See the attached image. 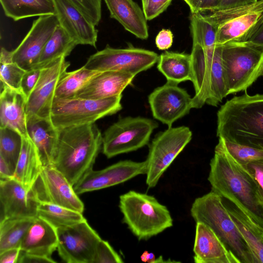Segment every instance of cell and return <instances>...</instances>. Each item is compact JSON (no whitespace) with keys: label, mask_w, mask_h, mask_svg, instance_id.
I'll list each match as a JSON object with an SVG mask.
<instances>
[{"label":"cell","mask_w":263,"mask_h":263,"mask_svg":"<svg viewBox=\"0 0 263 263\" xmlns=\"http://www.w3.org/2000/svg\"><path fill=\"white\" fill-rule=\"evenodd\" d=\"M210 163L212 191L227 199L263 228V199L253 177L227 152L219 138Z\"/></svg>","instance_id":"1"},{"label":"cell","mask_w":263,"mask_h":263,"mask_svg":"<svg viewBox=\"0 0 263 263\" xmlns=\"http://www.w3.org/2000/svg\"><path fill=\"white\" fill-rule=\"evenodd\" d=\"M173 42V34L170 29H163L157 35L155 43L157 47L161 50L169 49Z\"/></svg>","instance_id":"42"},{"label":"cell","mask_w":263,"mask_h":263,"mask_svg":"<svg viewBox=\"0 0 263 263\" xmlns=\"http://www.w3.org/2000/svg\"><path fill=\"white\" fill-rule=\"evenodd\" d=\"M59 25L78 45L96 47L98 30L70 0H53Z\"/></svg>","instance_id":"19"},{"label":"cell","mask_w":263,"mask_h":263,"mask_svg":"<svg viewBox=\"0 0 263 263\" xmlns=\"http://www.w3.org/2000/svg\"><path fill=\"white\" fill-rule=\"evenodd\" d=\"M34 218H10L0 221V252L11 248H20Z\"/></svg>","instance_id":"31"},{"label":"cell","mask_w":263,"mask_h":263,"mask_svg":"<svg viewBox=\"0 0 263 263\" xmlns=\"http://www.w3.org/2000/svg\"><path fill=\"white\" fill-rule=\"evenodd\" d=\"M58 25L55 14L41 16L34 20L21 43L11 51L13 61L25 70L34 68L46 43Z\"/></svg>","instance_id":"16"},{"label":"cell","mask_w":263,"mask_h":263,"mask_svg":"<svg viewBox=\"0 0 263 263\" xmlns=\"http://www.w3.org/2000/svg\"><path fill=\"white\" fill-rule=\"evenodd\" d=\"M135 76L122 71L100 72L81 88L74 97L101 99L121 95Z\"/></svg>","instance_id":"21"},{"label":"cell","mask_w":263,"mask_h":263,"mask_svg":"<svg viewBox=\"0 0 263 263\" xmlns=\"http://www.w3.org/2000/svg\"><path fill=\"white\" fill-rule=\"evenodd\" d=\"M255 179L263 199V158L241 165Z\"/></svg>","instance_id":"41"},{"label":"cell","mask_w":263,"mask_h":263,"mask_svg":"<svg viewBox=\"0 0 263 263\" xmlns=\"http://www.w3.org/2000/svg\"><path fill=\"white\" fill-rule=\"evenodd\" d=\"M5 14L14 21L55 14L53 0H0Z\"/></svg>","instance_id":"29"},{"label":"cell","mask_w":263,"mask_h":263,"mask_svg":"<svg viewBox=\"0 0 263 263\" xmlns=\"http://www.w3.org/2000/svg\"><path fill=\"white\" fill-rule=\"evenodd\" d=\"M146 172L145 161H120L101 170L91 169L73 185V189L78 195L99 190L145 174Z\"/></svg>","instance_id":"17"},{"label":"cell","mask_w":263,"mask_h":263,"mask_svg":"<svg viewBox=\"0 0 263 263\" xmlns=\"http://www.w3.org/2000/svg\"><path fill=\"white\" fill-rule=\"evenodd\" d=\"M123 222L139 240H147L173 226L167 208L151 195L130 191L120 196Z\"/></svg>","instance_id":"5"},{"label":"cell","mask_w":263,"mask_h":263,"mask_svg":"<svg viewBox=\"0 0 263 263\" xmlns=\"http://www.w3.org/2000/svg\"><path fill=\"white\" fill-rule=\"evenodd\" d=\"M70 65L66 57H61L41 68L37 82L26 100V117L49 118L58 83Z\"/></svg>","instance_id":"15"},{"label":"cell","mask_w":263,"mask_h":263,"mask_svg":"<svg viewBox=\"0 0 263 263\" xmlns=\"http://www.w3.org/2000/svg\"><path fill=\"white\" fill-rule=\"evenodd\" d=\"M189 127H168L157 134L149 146L146 161V183L155 187L165 170L192 139Z\"/></svg>","instance_id":"10"},{"label":"cell","mask_w":263,"mask_h":263,"mask_svg":"<svg viewBox=\"0 0 263 263\" xmlns=\"http://www.w3.org/2000/svg\"><path fill=\"white\" fill-rule=\"evenodd\" d=\"M217 116L219 138L263 151V94L235 97Z\"/></svg>","instance_id":"3"},{"label":"cell","mask_w":263,"mask_h":263,"mask_svg":"<svg viewBox=\"0 0 263 263\" xmlns=\"http://www.w3.org/2000/svg\"><path fill=\"white\" fill-rule=\"evenodd\" d=\"M58 243L55 228L43 218L36 217L24 237L20 248L24 252L51 258Z\"/></svg>","instance_id":"23"},{"label":"cell","mask_w":263,"mask_h":263,"mask_svg":"<svg viewBox=\"0 0 263 263\" xmlns=\"http://www.w3.org/2000/svg\"><path fill=\"white\" fill-rule=\"evenodd\" d=\"M191 215L196 222L209 226L238 263H258L219 195L211 191L196 198Z\"/></svg>","instance_id":"4"},{"label":"cell","mask_w":263,"mask_h":263,"mask_svg":"<svg viewBox=\"0 0 263 263\" xmlns=\"http://www.w3.org/2000/svg\"><path fill=\"white\" fill-rule=\"evenodd\" d=\"M102 143L95 123L59 129L52 165L73 186L92 168Z\"/></svg>","instance_id":"2"},{"label":"cell","mask_w":263,"mask_h":263,"mask_svg":"<svg viewBox=\"0 0 263 263\" xmlns=\"http://www.w3.org/2000/svg\"><path fill=\"white\" fill-rule=\"evenodd\" d=\"M222 202L258 263H263V228L230 200Z\"/></svg>","instance_id":"26"},{"label":"cell","mask_w":263,"mask_h":263,"mask_svg":"<svg viewBox=\"0 0 263 263\" xmlns=\"http://www.w3.org/2000/svg\"><path fill=\"white\" fill-rule=\"evenodd\" d=\"M228 95L246 90L263 72V52L246 42L221 46Z\"/></svg>","instance_id":"7"},{"label":"cell","mask_w":263,"mask_h":263,"mask_svg":"<svg viewBox=\"0 0 263 263\" xmlns=\"http://www.w3.org/2000/svg\"><path fill=\"white\" fill-rule=\"evenodd\" d=\"M262 75H263V72H262Z\"/></svg>","instance_id":"52"},{"label":"cell","mask_w":263,"mask_h":263,"mask_svg":"<svg viewBox=\"0 0 263 263\" xmlns=\"http://www.w3.org/2000/svg\"><path fill=\"white\" fill-rule=\"evenodd\" d=\"M110 17L117 21L124 28L137 38L148 37L147 20L143 10L133 0H104Z\"/></svg>","instance_id":"25"},{"label":"cell","mask_w":263,"mask_h":263,"mask_svg":"<svg viewBox=\"0 0 263 263\" xmlns=\"http://www.w3.org/2000/svg\"><path fill=\"white\" fill-rule=\"evenodd\" d=\"M193 252L196 263H238L214 231L202 222H196Z\"/></svg>","instance_id":"20"},{"label":"cell","mask_w":263,"mask_h":263,"mask_svg":"<svg viewBox=\"0 0 263 263\" xmlns=\"http://www.w3.org/2000/svg\"><path fill=\"white\" fill-rule=\"evenodd\" d=\"M37 148L30 139L22 137V146L14 172L17 181L31 189L43 168Z\"/></svg>","instance_id":"27"},{"label":"cell","mask_w":263,"mask_h":263,"mask_svg":"<svg viewBox=\"0 0 263 263\" xmlns=\"http://www.w3.org/2000/svg\"><path fill=\"white\" fill-rule=\"evenodd\" d=\"M148 101L154 118L168 127L193 108L192 98L186 90L169 81L155 88Z\"/></svg>","instance_id":"14"},{"label":"cell","mask_w":263,"mask_h":263,"mask_svg":"<svg viewBox=\"0 0 263 263\" xmlns=\"http://www.w3.org/2000/svg\"><path fill=\"white\" fill-rule=\"evenodd\" d=\"M41 69L32 68L26 70L21 83V90L26 100L35 87L39 79Z\"/></svg>","instance_id":"40"},{"label":"cell","mask_w":263,"mask_h":263,"mask_svg":"<svg viewBox=\"0 0 263 263\" xmlns=\"http://www.w3.org/2000/svg\"><path fill=\"white\" fill-rule=\"evenodd\" d=\"M60 256L67 263H93L97 245L101 239L86 219L57 229Z\"/></svg>","instance_id":"12"},{"label":"cell","mask_w":263,"mask_h":263,"mask_svg":"<svg viewBox=\"0 0 263 263\" xmlns=\"http://www.w3.org/2000/svg\"><path fill=\"white\" fill-rule=\"evenodd\" d=\"M257 1L258 0H218L217 7L214 10L248 5L254 3Z\"/></svg>","instance_id":"45"},{"label":"cell","mask_w":263,"mask_h":263,"mask_svg":"<svg viewBox=\"0 0 263 263\" xmlns=\"http://www.w3.org/2000/svg\"><path fill=\"white\" fill-rule=\"evenodd\" d=\"M123 260L109 242L101 239L98 242L93 263H122Z\"/></svg>","instance_id":"38"},{"label":"cell","mask_w":263,"mask_h":263,"mask_svg":"<svg viewBox=\"0 0 263 263\" xmlns=\"http://www.w3.org/2000/svg\"><path fill=\"white\" fill-rule=\"evenodd\" d=\"M31 189L40 202L59 205L83 213L84 205L66 178L52 165L43 166Z\"/></svg>","instance_id":"13"},{"label":"cell","mask_w":263,"mask_h":263,"mask_svg":"<svg viewBox=\"0 0 263 263\" xmlns=\"http://www.w3.org/2000/svg\"><path fill=\"white\" fill-rule=\"evenodd\" d=\"M140 259L143 262L148 263L156 262L157 258L154 253L144 251L140 256Z\"/></svg>","instance_id":"49"},{"label":"cell","mask_w":263,"mask_h":263,"mask_svg":"<svg viewBox=\"0 0 263 263\" xmlns=\"http://www.w3.org/2000/svg\"><path fill=\"white\" fill-rule=\"evenodd\" d=\"M83 213L59 205L40 203L37 216L43 218L56 229L73 225L85 220Z\"/></svg>","instance_id":"32"},{"label":"cell","mask_w":263,"mask_h":263,"mask_svg":"<svg viewBox=\"0 0 263 263\" xmlns=\"http://www.w3.org/2000/svg\"><path fill=\"white\" fill-rule=\"evenodd\" d=\"M26 99L22 91L1 87L0 127L11 128L29 138L26 125Z\"/></svg>","instance_id":"22"},{"label":"cell","mask_w":263,"mask_h":263,"mask_svg":"<svg viewBox=\"0 0 263 263\" xmlns=\"http://www.w3.org/2000/svg\"><path fill=\"white\" fill-rule=\"evenodd\" d=\"M185 1V2L189 6L190 4V1L191 0H183Z\"/></svg>","instance_id":"51"},{"label":"cell","mask_w":263,"mask_h":263,"mask_svg":"<svg viewBox=\"0 0 263 263\" xmlns=\"http://www.w3.org/2000/svg\"><path fill=\"white\" fill-rule=\"evenodd\" d=\"M157 69L167 81L178 84L186 81H193L191 54L165 51L159 57Z\"/></svg>","instance_id":"28"},{"label":"cell","mask_w":263,"mask_h":263,"mask_svg":"<svg viewBox=\"0 0 263 263\" xmlns=\"http://www.w3.org/2000/svg\"><path fill=\"white\" fill-rule=\"evenodd\" d=\"M222 140L228 153L241 165L263 158V151Z\"/></svg>","instance_id":"36"},{"label":"cell","mask_w":263,"mask_h":263,"mask_svg":"<svg viewBox=\"0 0 263 263\" xmlns=\"http://www.w3.org/2000/svg\"><path fill=\"white\" fill-rule=\"evenodd\" d=\"M26 125L28 136L37 148L43 166L52 165L59 129L53 126L50 118L36 116H27Z\"/></svg>","instance_id":"24"},{"label":"cell","mask_w":263,"mask_h":263,"mask_svg":"<svg viewBox=\"0 0 263 263\" xmlns=\"http://www.w3.org/2000/svg\"><path fill=\"white\" fill-rule=\"evenodd\" d=\"M99 72L86 69L84 66L74 71H66L58 83L54 97H74L77 93Z\"/></svg>","instance_id":"33"},{"label":"cell","mask_w":263,"mask_h":263,"mask_svg":"<svg viewBox=\"0 0 263 263\" xmlns=\"http://www.w3.org/2000/svg\"><path fill=\"white\" fill-rule=\"evenodd\" d=\"M173 0H141L142 10L147 21H151L163 13Z\"/></svg>","instance_id":"39"},{"label":"cell","mask_w":263,"mask_h":263,"mask_svg":"<svg viewBox=\"0 0 263 263\" xmlns=\"http://www.w3.org/2000/svg\"><path fill=\"white\" fill-rule=\"evenodd\" d=\"M84 16L95 26L101 18V0H70Z\"/></svg>","instance_id":"37"},{"label":"cell","mask_w":263,"mask_h":263,"mask_svg":"<svg viewBox=\"0 0 263 263\" xmlns=\"http://www.w3.org/2000/svg\"><path fill=\"white\" fill-rule=\"evenodd\" d=\"M201 13L215 28L216 45L244 43L249 40L263 21V0Z\"/></svg>","instance_id":"6"},{"label":"cell","mask_w":263,"mask_h":263,"mask_svg":"<svg viewBox=\"0 0 263 263\" xmlns=\"http://www.w3.org/2000/svg\"><path fill=\"white\" fill-rule=\"evenodd\" d=\"M155 120L141 117L120 119L104 132L102 152L108 158L136 151L147 145L154 130Z\"/></svg>","instance_id":"9"},{"label":"cell","mask_w":263,"mask_h":263,"mask_svg":"<svg viewBox=\"0 0 263 263\" xmlns=\"http://www.w3.org/2000/svg\"><path fill=\"white\" fill-rule=\"evenodd\" d=\"M218 4V0H202L198 12L211 11L215 9Z\"/></svg>","instance_id":"48"},{"label":"cell","mask_w":263,"mask_h":263,"mask_svg":"<svg viewBox=\"0 0 263 263\" xmlns=\"http://www.w3.org/2000/svg\"><path fill=\"white\" fill-rule=\"evenodd\" d=\"M156 52L132 46L114 48L109 46L92 54L84 66L89 70L103 72L122 71L136 76L157 63Z\"/></svg>","instance_id":"11"},{"label":"cell","mask_w":263,"mask_h":263,"mask_svg":"<svg viewBox=\"0 0 263 263\" xmlns=\"http://www.w3.org/2000/svg\"><path fill=\"white\" fill-rule=\"evenodd\" d=\"M14 172L6 162L0 157V180L12 179L14 177Z\"/></svg>","instance_id":"47"},{"label":"cell","mask_w":263,"mask_h":263,"mask_svg":"<svg viewBox=\"0 0 263 263\" xmlns=\"http://www.w3.org/2000/svg\"><path fill=\"white\" fill-rule=\"evenodd\" d=\"M248 42L255 46L263 52V21L258 29Z\"/></svg>","instance_id":"46"},{"label":"cell","mask_w":263,"mask_h":263,"mask_svg":"<svg viewBox=\"0 0 263 263\" xmlns=\"http://www.w3.org/2000/svg\"><path fill=\"white\" fill-rule=\"evenodd\" d=\"M21 248H14L0 252L1 263H18Z\"/></svg>","instance_id":"44"},{"label":"cell","mask_w":263,"mask_h":263,"mask_svg":"<svg viewBox=\"0 0 263 263\" xmlns=\"http://www.w3.org/2000/svg\"><path fill=\"white\" fill-rule=\"evenodd\" d=\"M26 71L13 61L11 51L2 47L0 58L1 87H8L21 91V81Z\"/></svg>","instance_id":"34"},{"label":"cell","mask_w":263,"mask_h":263,"mask_svg":"<svg viewBox=\"0 0 263 263\" xmlns=\"http://www.w3.org/2000/svg\"><path fill=\"white\" fill-rule=\"evenodd\" d=\"M54 263L52 258L27 254L21 250L18 263Z\"/></svg>","instance_id":"43"},{"label":"cell","mask_w":263,"mask_h":263,"mask_svg":"<svg viewBox=\"0 0 263 263\" xmlns=\"http://www.w3.org/2000/svg\"><path fill=\"white\" fill-rule=\"evenodd\" d=\"M77 45V43L58 25L46 43L34 68L41 69L61 57H67Z\"/></svg>","instance_id":"30"},{"label":"cell","mask_w":263,"mask_h":263,"mask_svg":"<svg viewBox=\"0 0 263 263\" xmlns=\"http://www.w3.org/2000/svg\"><path fill=\"white\" fill-rule=\"evenodd\" d=\"M0 221L10 218H34L40 202L31 189L15 179L0 180Z\"/></svg>","instance_id":"18"},{"label":"cell","mask_w":263,"mask_h":263,"mask_svg":"<svg viewBox=\"0 0 263 263\" xmlns=\"http://www.w3.org/2000/svg\"><path fill=\"white\" fill-rule=\"evenodd\" d=\"M22 146V136L8 127H0V157L15 172Z\"/></svg>","instance_id":"35"},{"label":"cell","mask_w":263,"mask_h":263,"mask_svg":"<svg viewBox=\"0 0 263 263\" xmlns=\"http://www.w3.org/2000/svg\"><path fill=\"white\" fill-rule=\"evenodd\" d=\"M122 95L101 99L54 97L50 119L58 129L93 123L122 109Z\"/></svg>","instance_id":"8"},{"label":"cell","mask_w":263,"mask_h":263,"mask_svg":"<svg viewBox=\"0 0 263 263\" xmlns=\"http://www.w3.org/2000/svg\"><path fill=\"white\" fill-rule=\"evenodd\" d=\"M202 0H191L189 6L191 13H198Z\"/></svg>","instance_id":"50"}]
</instances>
